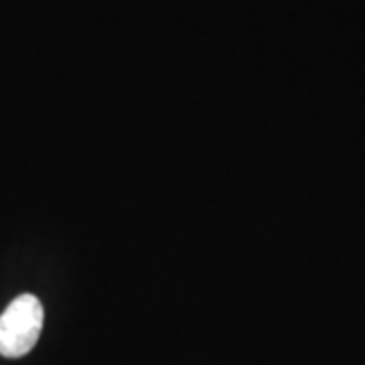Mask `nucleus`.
Returning a JSON list of instances; mask_svg holds the SVG:
<instances>
[{"mask_svg":"<svg viewBox=\"0 0 365 365\" xmlns=\"http://www.w3.org/2000/svg\"><path fill=\"white\" fill-rule=\"evenodd\" d=\"M45 311L35 294H21L0 314V355L23 357L31 351L43 331Z\"/></svg>","mask_w":365,"mask_h":365,"instance_id":"nucleus-1","label":"nucleus"}]
</instances>
